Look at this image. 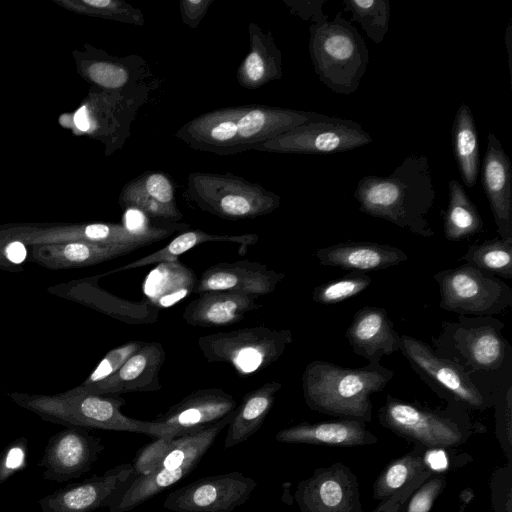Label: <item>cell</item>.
<instances>
[{
  "label": "cell",
  "mask_w": 512,
  "mask_h": 512,
  "mask_svg": "<svg viewBox=\"0 0 512 512\" xmlns=\"http://www.w3.org/2000/svg\"><path fill=\"white\" fill-rule=\"evenodd\" d=\"M323 115L266 105L232 106L212 110L187 121L175 136L195 150L233 155L254 149Z\"/></svg>",
  "instance_id": "cell-1"
},
{
  "label": "cell",
  "mask_w": 512,
  "mask_h": 512,
  "mask_svg": "<svg viewBox=\"0 0 512 512\" xmlns=\"http://www.w3.org/2000/svg\"><path fill=\"white\" fill-rule=\"evenodd\" d=\"M353 197L365 214L421 237L435 235L427 220L435 201V190L428 158L424 154L408 155L387 176L362 177Z\"/></svg>",
  "instance_id": "cell-2"
},
{
  "label": "cell",
  "mask_w": 512,
  "mask_h": 512,
  "mask_svg": "<svg viewBox=\"0 0 512 512\" xmlns=\"http://www.w3.org/2000/svg\"><path fill=\"white\" fill-rule=\"evenodd\" d=\"M393 377L380 363L346 368L315 360L304 369L303 396L313 411L366 423L372 418L370 396L383 391Z\"/></svg>",
  "instance_id": "cell-3"
},
{
  "label": "cell",
  "mask_w": 512,
  "mask_h": 512,
  "mask_svg": "<svg viewBox=\"0 0 512 512\" xmlns=\"http://www.w3.org/2000/svg\"><path fill=\"white\" fill-rule=\"evenodd\" d=\"M8 397L42 420L65 427L140 433L151 436L153 421L126 416L120 395L87 392L79 386L55 395L13 392Z\"/></svg>",
  "instance_id": "cell-4"
},
{
  "label": "cell",
  "mask_w": 512,
  "mask_h": 512,
  "mask_svg": "<svg viewBox=\"0 0 512 512\" xmlns=\"http://www.w3.org/2000/svg\"><path fill=\"white\" fill-rule=\"evenodd\" d=\"M309 33V54L319 80L334 93H354L369 63V50L358 29L339 11L323 25L311 24Z\"/></svg>",
  "instance_id": "cell-5"
},
{
  "label": "cell",
  "mask_w": 512,
  "mask_h": 512,
  "mask_svg": "<svg viewBox=\"0 0 512 512\" xmlns=\"http://www.w3.org/2000/svg\"><path fill=\"white\" fill-rule=\"evenodd\" d=\"M505 324L494 316L459 315L457 322H443L433 339L434 352L459 365L470 378L511 369L512 347L502 335Z\"/></svg>",
  "instance_id": "cell-6"
},
{
  "label": "cell",
  "mask_w": 512,
  "mask_h": 512,
  "mask_svg": "<svg viewBox=\"0 0 512 512\" xmlns=\"http://www.w3.org/2000/svg\"><path fill=\"white\" fill-rule=\"evenodd\" d=\"M465 410L453 403H449V409L434 410L387 395L378 418L396 434L421 446L440 449L462 444L471 435L474 426Z\"/></svg>",
  "instance_id": "cell-7"
},
{
  "label": "cell",
  "mask_w": 512,
  "mask_h": 512,
  "mask_svg": "<svg viewBox=\"0 0 512 512\" xmlns=\"http://www.w3.org/2000/svg\"><path fill=\"white\" fill-rule=\"evenodd\" d=\"M186 193L201 210L227 220L264 216L281 202L276 193L231 173L192 172Z\"/></svg>",
  "instance_id": "cell-8"
},
{
  "label": "cell",
  "mask_w": 512,
  "mask_h": 512,
  "mask_svg": "<svg viewBox=\"0 0 512 512\" xmlns=\"http://www.w3.org/2000/svg\"><path fill=\"white\" fill-rule=\"evenodd\" d=\"M235 410L218 422L197 432L173 439L158 467L136 476L119 497V506L130 511L189 475L230 423Z\"/></svg>",
  "instance_id": "cell-9"
},
{
  "label": "cell",
  "mask_w": 512,
  "mask_h": 512,
  "mask_svg": "<svg viewBox=\"0 0 512 512\" xmlns=\"http://www.w3.org/2000/svg\"><path fill=\"white\" fill-rule=\"evenodd\" d=\"M292 340L289 329L255 326L201 336L198 346L208 362L227 363L248 376L276 362Z\"/></svg>",
  "instance_id": "cell-10"
},
{
  "label": "cell",
  "mask_w": 512,
  "mask_h": 512,
  "mask_svg": "<svg viewBox=\"0 0 512 512\" xmlns=\"http://www.w3.org/2000/svg\"><path fill=\"white\" fill-rule=\"evenodd\" d=\"M439 306L465 316H494L512 305L511 287L492 274L471 265L444 269L434 275Z\"/></svg>",
  "instance_id": "cell-11"
},
{
  "label": "cell",
  "mask_w": 512,
  "mask_h": 512,
  "mask_svg": "<svg viewBox=\"0 0 512 512\" xmlns=\"http://www.w3.org/2000/svg\"><path fill=\"white\" fill-rule=\"evenodd\" d=\"M399 350L421 380L449 403L472 410L496 403L497 397L482 391L459 365L437 355L426 342L403 334Z\"/></svg>",
  "instance_id": "cell-12"
},
{
  "label": "cell",
  "mask_w": 512,
  "mask_h": 512,
  "mask_svg": "<svg viewBox=\"0 0 512 512\" xmlns=\"http://www.w3.org/2000/svg\"><path fill=\"white\" fill-rule=\"evenodd\" d=\"M372 136L362 126L337 116L301 124L277 137L265 141L253 150L271 153L330 154L345 152L372 142Z\"/></svg>",
  "instance_id": "cell-13"
},
{
  "label": "cell",
  "mask_w": 512,
  "mask_h": 512,
  "mask_svg": "<svg viewBox=\"0 0 512 512\" xmlns=\"http://www.w3.org/2000/svg\"><path fill=\"white\" fill-rule=\"evenodd\" d=\"M256 486L254 479L238 471L208 476L169 493L163 507L174 512H232Z\"/></svg>",
  "instance_id": "cell-14"
},
{
  "label": "cell",
  "mask_w": 512,
  "mask_h": 512,
  "mask_svg": "<svg viewBox=\"0 0 512 512\" xmlns=\"http://www.w3.org/2000/svg\"><path fill=\"white\" fill-rule=\"evenodd\" d=\"M237 406L234 397L221 388L198 389L153 420L150 437L171 442L218 422Z\"/></svg>",
  "instance_id": "cell-15"
},
{
  "label": "cell",
  "mask_w": 512,
  "mask_h": 512,
  "mask_svg": "<svg viewBox=\"0 0 512 512\" xmlns=\"http://www.w3.org/2000/svg\"><path fill=\"white\" fill-rule=\"evenodd\" d=\"M132 463H122L102 475L71 483L42 497V512H92L109 507L135 477Z\"/></svg>",
  "instance_id": "cell-16"
},
{
  "label": "cell",
  "mask_w": 512,
  "mask_h": 512,
  "mask_svg": "<svg viewBox=\"0 0 512 512\" xmlns=\"http://www.w3.org/2000/svg\"><path fill=\"white\" fill-rule=\"evenodd\" d=\"M103 450L101 439L88 429L66 427L48 439L38 462L41 476L57 483L77 479L92 469Z\"/></svg>",
  "instance_id": "cell-17"
},
{
  "label": "cell",
  "mask_w": 512,
  "mask_h": 512,
  "mask_svg": "<svg viewBox=\"0 0 512 512\" xmlns=\"http://www.w3.org/2000/svg\"><path fill=\"white\" fill-rule=\"evenodd\" d=\"M284 278V273L259 262H222L210 266L201 274L194 292L230 291L260 297L273 293Z\"/></svg>",
  "instance_id": "cell-18"
},
{
  "label": "cell",
  "mask_w": 512,
  "mask_h": 512,
  "mask_svg": "<svg viewBox=\"0 0 512 512\" xmlns=\"http://www.w3.org/2000/svg\"><path fill=\"white\" fill-rule=\"evenodd\" d=\"M481 183L500 238L512 239V165L499 139L488 133Z\"/></svg>",
  "instance_id": "cell-19"
},
{
  "label": "cell",
  "mask_w": 512,
  "mask_h": 512,
  "mask_svg": "<svg viewBox=\"0 0 512 512\" xmlns=\"http://www.w3.org/2000/svg\"><path fill=\"white\" fill-rule=\"evenodd\" d=\"M166 358L159 342H146L112 376L87 386L79 387L101 395H121L129 392L157 391L161 388L159 372Z\"/></svg>",
  "instance_id": "cell-20"
},
{
  "label": "cell",
  "mask_w": 512,
  "mask_h": 512,
  "mask_svg": "<svg viewBox=\"0 0 512 512\" xmlns=\"http://www.w3.org/2000/svg\"><path fill=\"white\" fill-rule=\"evenodd\" d=\"M345 338L352 351L370 364L399 351L401 335L384 308L365 306L357 310L346 329Z\"/></svg>",
  "instance_id": "cell-21"
},
{
  "label": "cell",
  "mask_w": 512,
  "mask_h": 512,
  "mask_svg": "<svg viewBox=\"0 0 512 512\" xmlns=\"http://www.w3.org/2000/svg\"><path fill=\"white\" fill-rule=\"evenodd\" d=\"M314 254L322 266L364 273L388 269L408 259L402 249L367 241L340 242L318 248Z\"/></svg>",
  "instance_id": "cell-22"
},
{
  "label": "cell",
  "mask_w": 512,
  "mask_h": 512,
  "mask_svg": "<svg viewBox=\"0 0 512 512\" xmlns=\"http://www.w3.org/2000/svg\"><path fill=\"white\" fill-rule=\"evenodd\" d=\"M120 204L123 209L166 222L174 223L183 216L176 205L171 179L156 171H146L129 181L121 192Z\"/></svg>",
  "instance_id": "cell-23"
},
{
  "label": "cell",
  "mask_w": 512,
  "mask_h": 512,
  "mask_svg": "<svg viewBox=\"0 0 512 512\" xmlns=\"http://www.w3.org/2000/svg\"><path fill=\"white\" fill-rule=\"evenodd\" d=\"M257 299L230 291H206L188 303L182 317L191 326H229L242 321L248 312L259 309Z\"/></svg>",
  "instance_id": "cell-24"
},
{
  "label": "cell",
  "mask_w": 512,
  "mask_h": 512,
  "mask_svg": "<svg viewBox=\"0 0 512 512\" xmlns=\"http://www.w3.org/2000/svg\"><path fill=\"white\" fill-rule=\"evenodd\" d=\"M275 439L281 443L326 444L357 446L371 444L377 438L358 420L300 423L280 430Z\"/></svg>",
  "instance_id": "cell-25"
},
{
  "label": "cell",
  "mask_w": 512,
  "mask_h": 512,
  "mask_svg": "<svg viewBox=\"0 0 512 512\" xmlns=\"http://www.w3.org/2000/svg\"><path fill=\"white\" fill-rule=\"evenodd\" d=\"M249 51L236 71L238 83L246 89H257L282 78V54L272 34L257 24H249Z\"/></svg>",
  "instance_id": "cell-26"
},
{
  "label": "cell",
  "mask_w": 512,
  "mask_h": 512,
  "mask_svg": "<svg viewBox=\"0 0 512 512\" xmlns=\"http://www.w3.org/2000/svg\"><path fill=\"white\" fill-rule=\"evenodd\" d=\"M131 247L106 246L97 243L75 241L32 246L31 261L53 269L81 268L95 265L129 254Z\"/></svg>",
  "instance_id": "cell-27"
},
{
  "label": "cell",
  "mask_w": 512,
  "mask_h": 512,
  "mask_svg": "<svg viewBox=\"0 0 512 512\" xmlns=\"http://www.w3.org/2000/svg\"><path fill=\"white\" fill-rule=\"evenodd\" d=\"M194 272L179 260L160 262L146 276L143 293L156 309H166L179 303L195 291Z\"/></svg>",
  "instance_id": "cell-28"
},
{
  "label": "cell",
  "mask_w": 512,
  "mask_h": 512,
  "mask_svg": "<svg viewBox=\"0 0 512 512\" xmlns=\"http://www.w3.org/2000/svg\"><path fill=\"white\" fill-rule=\"evenodd\" d=\"M281 383L269 381L246 393L230 423L224 440V448H232L254 435L268 416L281 389Z\"/></svg>",
  "instance_id": "cell-29"
},
{
  "label": "cell",
  "mask_w": 512,
  "mask_h": 512,
  "mask_svg": "<svg viewBox=\"0 0 512 512\" xmlns=\"http://www.w3.org/2000/svg\"><path fill=\"white\" fill-rule=\"evenodd\" d=\"M451 140L461 179L465 186L474 187L479 173V138L473 113L465 103L456 111Z\"/></svg>",
  "instance_id": "cell-30"
},
{
  "label": "cell",
  "mask_w": 512,
  "mask_h": 512,
  "mask_svg": "<svg viewBox=\"0 0 512 512\" xmlns=\"http://www.w3.org/2000/svg\"><path fill=\"white\" fill-rule=\"evenodd\" d=\"M259 237L257 234L247 233L242 235H217L210 234L200 229L185 230L172 239L163 248L134 260L124 266L109 271L112 274L120 271L136 269L151 264H158L165 261L179 260V257L192 248L207 242H230L242 246H251L257 243Z\"/></svg>",
  "instance_id": "cell-31"
},
{
  "label": "cell",
  "mask_w": 512,
  "mask_h": 512,
  "mask_svg": "<svg viewBox=\"0 0 512 512\" xmlns=\"http://www.w3.org/2000/svg\"><path fill=\"white\" fill-rule=\"evenodd\" d=\"M448 191V205L443 215L445 238L457 242L480 233L484 225L482 217L463 185L452 179Z\"/></svg>",
  "instance_id": "cell-32"
},
{
  "label": "cell",
  "mask_w": 512,
  "mask_h": 512,
  "mask_svg": "<svg viewBox=\"0 0 512 512\" xmlns=\"http://www.w3.org/2000/svg\"><path fill=\"white\" fill-rule=\"evenodd\" d=\"M89 78L99 86L111 90L133 88L144 83L150 71L147 63L137 55L118 61H94L87 69Z\"/></svg>",
  "instance_id": "cell-33"
},
{
  "label": "cell",
  "mask_w": 512,
  "mask_h": 512,
  "mask_svg": "<svg viewBox=\"0 0 512 512\" xmlns=\"http://www.w3.org/2000/svg\"><path fill=\"white\" fill-rule=\"evenodd\" d=\"M81 301L127 324H153L158 319V309L147 301L121 299L99 288L85 293Z\"/></svg>",
  "instance_id": "cell-34"
},
{
  "label": "cell",
  "mask_w": 512,
  "mask_h": 512,
  "mask_svg": "<svg viewBox=\"0 0 512 512\" xmlns=\"http://www.w3.org/2000/svg\"><path fill=\"white\" fill-rule=\"evenodd\" d=\"M462 259L481 271L512 279V239L498 237L471 244Z\"/></svg>",
  "instance_id": "cell-35"
},
{
  "label": "cell",
  "mask_w": 512,
  "mask_h": 512,
  "mask_svg": "<svg viewBox=\"0 0 512 512\" xmlns=\"http://www.w3.org/2000/svg\"><path fill=\"white\" fill-rule=\"evenodd\" d=\"M342 12L350 13V22L360 25L376 44L381 43L389 29V0H342Z\"/></svg>",
  "instance_id": "cell-36"
},
{
  "label": "cell",
  "mask_w": 512,
  "mask_h": 512,
  "mask_svg": "<svg viewBox=\"0 0 512 512\" xmlns=\"http://www.w3.org/2000/svg\"><path fill=\"white\" fill-rule=\"evenodd\" d=\"M427 472L430 470L425 456L419 451L407 454L391 462L382 471L374 484V498H387L398 492L408 481H413L419 478L420 474Z\"/></svg>",
  "instance_id": "cell-37"
},
{
  "label": "cell",
  "mask_w": 512,
  "mask_h": 512,
  "mask_svg": "<svg viewBox=\"0 0 512 512\" xmlns=\"http://www.w3.org/2000/svg\"><path fill=\"white\" fill-rule=\"evenodd\" d=\"M372 278L364 272H350L342 278L316 286L312 300L323 305L343 302L367 289Z\"/></svg>",
  "instance_id": "cell-38"
},
{
  "label": "cell",
  "mask_w": 512,
  "mask_h": 512,
  "mask_svg": "<svg viewBox=\"0 0 512 512\" xmlns=\"http://www.w3.org/2000/svg\"><path fill=\"white\" fill-rule=\"evenodd\" d=\"M146 342L131 340L110 350L98 363L91 374L83 381L82 386L100 382L116 373L125 362L135 354Z\"/></svg>",
  "instance_id": "cell-39"
},
{
  "label": "cell",
  "mask_w": 512,
  "mask_h": 512,
  "mask_svg": "<svg viewBox=\"0 0 512 512\" xmlns=\"http://www.w3.org/2000/svg\"><path fill=\"white\" fill-rule=\"evenodd\" d=\"M27 451L26 437L15 439L3 449L0 453V485L26 467Z\"/></svg>",
  "instance_id": "cell-40"
},
{
  "label": "cell",
  "mask_w": 512,
  "mask_h": 512,
  "mask_svg": "<svg viewBox=\"0 0 512 512\" xmlns=\"http://www.w3.org/2000/svg\"><path fill=\"white\" fill-rule=\"evenodd\" d=\"M170 443L163 438H154L152 442L140 448L132 463L135 475H147L153 472L163 459Z\"/></svg>",
  "instance_id": "cell-41"
},
{
  "label": "cell",
  "mask_w": 512,
  "mask_h": 512,
  "mask_svg": "<svg viewBox=\"0 0 512 512\" xmlns=\"http://www.w3.org/2000/svg\"><path fill=\"white\" fill-rule=\"evenodd\" d=\"M444 485L445 477L443 475H435L430 478L412 496L405 512H429Z\"/></svg>",
  "instance_id": "cell-42"
},
{
  "label": "cell",
  "mask_w": 512,
  "mask_h": 512,
  "mask_svg": "<svg viewBox=\"0 0 512 512\" xmlns=\"http://www.w3.org/2000/svg\"><path fill=\"white\" fill-rule=\"evenodd\" d=\"M327 1L328 0H284L291 13L303 20H311L315 25H323L328 21V16L323 12V5Z\"/></svg>",
  "instance_id": "cell-43"
},
{
  "label": "cell",
  "mask_w": 512,
  "mask_h": 512,
  "mask_svg": "<svg viewBox=\"0 0 512 512\" xmlns=\"http://www.w3.org/2000/svg\"><path fill=\"white\" fill-rule=\"evenodd\" d=\"M213 1L214 0H182L180 2L182 21L192 29L197 28Z\"/></svg>",
  "instance_id": "cell-44"
},
{
  "label": "cell",
  "mask_w": 512,
  "mask_h": 512,
  "mask_svg": "<svg viewBox=\"0 0 512 512\" xmlns=\"http://www.w3.org/2000/svg\"><path fill=\"white\" fill-rule=\"evenodd\" d=\"M74 123L76 127L83 132H86L90 129L91 122L86 106H82L76 111L74 115Z\"/></svg>",
  "instance_id": "cell-45"
},
{
  "label": "cell",
  "mask_w": 512,
  "mask_h": 512,
  "mask_svg": "<svg viewBox=\"0 0 512 512\" xmlns=\"http://www.w3.org/2000/svg\"><path fill=\"white\" fill-rule=\"evenodd\" d=\"M512 25L509 24L506 28V34H505V45L508 51V62H509V69L511 71V42H512V31H511Z\"/></svg>",
  "instance_id": "cell-46"
},
{
  "label": "cell",
  "mask_w": 512,
  "mask_h": 512,
  "mask_svg": "<svg viewBox=\"0 0 512 512\" xmlns=\"http://www.w3.org/2000/svg\"><path fill=\"white\" fill-rule=\"evenodd\" d=\"M459 512H463V510L459 511Z\"/></svg>",
  "instance_id": "cell-47"
}]
</instances>
